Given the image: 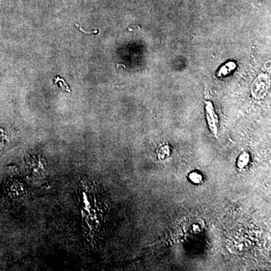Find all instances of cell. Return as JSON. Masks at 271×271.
Listing matches in <instances>:
<instances>
[{
  "label": "cell",
  "instance_id": "cell-1",
  "mask_svg": "<svg viewBox=\"0 0 271 271\" xmlns=\"http://www.w3.org/2000/svg\"><path fill=\"white\" fill-rule=\"evenodd\" d=\"M269 78L266 74H261L255 78L251 87L252 97L255 99L261 100L267 95L269 87Z\"/></svg>",
  "mask_w": 271,
  "mask_h": 271
},
{
  "label": "cell",
  "instance_id": "cell-2",
  "mask_svg": "<svg viewBox=\"0 0 271 271\" xmlns=\"http://www.w3.org/2000/svg\"><path fill=\"white\" fill-rule=\"evenodd\" d=\"M205 103H206L205 109H206V119H207L209 128L210 129L213 135L217 137V135H218V127H217L218 121V116L215 114L212 102L206 101Z\"/></svg>",
  "mask_w": 271,
  "mask_h": 271
},
{
  "label": "cell",
  "instance_id": "cell-3",
  "mask_svg": "<svg viewBox=\"0 0 271 271\" xmlns=\"http://www.w3.org/2000/svg\"><path fill=\"white\" fill-rule=\"evenodd\" d=\"M237 65L235 62H228L227 64L223 65L222 67L220 68L219 70L217 72V76L218 77H224L229 75V74L232 73L235 69H236Z\"/></svg>",
  "mask_w": 271,
  "mask_h": 271
},
{
  "label": "cell",
  "instance_id": "cell-4",
  "mask_svg": "<svg viewBox=\"0 0 271 271\" xmlns=\"http://www.w3.org/2000/svg\"><path fill=\"white\" fill-rule=\"evenodd\" d=\"M249 159H250V156H249V153L243 152L240 155L238 160H237V167L240 169H243V167H246L249 164Z\"/></svg>",
  "mask_w": 271,
  "mask_h": 271
},
{
  "label": "cell",
  "instance_id": "cell-5",
  "mask_svg": "<svg viewBox=\"0 0 271 271\" xmlns=\"http://www.w3.org/2000/svg\"><path fill=\"white\" fill-rule=\"evenodd\" d=\"M189 178L192 180V182H193L194 183H196V184H199L202 182V175L198 173V172H192L189 175Z\"/></svg>",
  "mask_w": 271,
  "mask_h": 271
},
{
  "label": "cell",
  "instance_id": "cell-6",
  "mask_svg": "<svg viewBox=\"0 0 271 271\" xmlns=\"http://www.w3.org/2000/svg\"><path fill=\"white\" fill-rule=\"evenodd\" d=\"M75 25H76V27H78V30H81V31L82 32V33H86V34H92V33H97L98 32V30H96V31H95V32H86V31H84V30H83V29L81 28V27H80L79 26H78V24H75Z\"/></svg>",
  "mask_w": 271,
  "mask_h": 271
}]
</instances>
